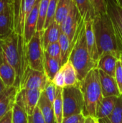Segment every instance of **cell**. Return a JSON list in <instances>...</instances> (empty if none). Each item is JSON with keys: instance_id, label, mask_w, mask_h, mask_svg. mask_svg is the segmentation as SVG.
Returning a JSON list of instances; mask_svg holds the SVG:
<instances>
[{"instance_id": "obj_1", "label": "cell", "mask_w": 122, "mask_h": 123, "mask_svg": "<svg viewBox=\"0 0 122 123\" xmlns=\"http://www.w3.org/2000/svg\"><path fill=\"white\" fill-rule=\"evenodd\" d=\"M1 40L4 58L17 73V79L15 86L19 89L23 75L29 67L27 59V44L24 37L14 31L1 37Z\"/></svg>"}, {"instance_id": "obj_2", "label": "cell", "mask_w": 122, "mask_h": 123, "mask_svg": "<svg viewBox=\"0 0 122 123\" xmlns=\"http://www.w3.org/2000/svg\"><path fill=\"white\" fill-rule=\"evenodd\" d=\"M68 60L76 68L79 81L83 80L92 69L97 68V63L91 58L87 47L85 21L83 19H81L76 33Z\"/></svg>"}, {"instance_id": "obj_3", "label": "cell", "mask_w": 122, "mask_h": 123, "mask_svg": "<svg viewBox=\"0 0 122 123\" xmlns=\"http://www.w3.org/2000/svg\"><path fill=\"white\" fill-rule=\"evenodd\" d=\"M93 27L99 58L109 53L120 58L122 53L108 13L96 15L93 19Z\"/></svg>"}, {"instance_id": "obj_4", "label": "cell", "mask_w": 122, "mask_h": 123, "mask_svg": "<svg viewBox=\"0 0 122 123\" xmlns=\"http://www.w3.org/2000/svg\"><path fill=\"white\" fill-rule=\"evenodd\" d=\"M79 84L84 102L83 114L85 117L96 118L99 107L104 98L101 92L99 69L98 68L92 69L83 80L79 81Z\"/></svg>"}, {"instance_id": "obj_5", "label": "cell", "mask_w": 122, "mask_h": 123, "mask_svg": "<svg viewBox=\"0 0 122 123\" xmlns=\"http://www.w3.org/2000/svg\"><path fill=\"white\" fill-rule=\"evenodd\" d=\"M37 0H9L12 31L23 36L26 20Z\"/></svg>"}, {"instance_id": "obj_6", "label": "cell", "mask_w": 122, "mask_h": 123, "mask_svg": "<svg viewBox=\"0 0 122 123\" xmlns=\"http://www.w3.org/2000/svg\"><path fill=\"white\" fill-rule=\"evenodd\" d=\"M63 102V117L83 114V97L78 83L74 86H65L62 90Z\"/></svg>"}, {"instance_id": "obj_7", "label": "cell", "mask_w": 122, "mask_h": 123, "mask_svg": "<svg viewBox=\"0 0 122 123\" xmlns=\"http://www.w3.org/2000/svg\"><path fill=\"white\" fill-rule=\"evenodd\" d=\"M27 59L29 67L45 72V50L42 43V32L37 31L27 44Z\"/></svg>"}, {"instance_id": "obj_8", "label": "cell", "mask_w": 122, "mask_h": 123, "mask_svg": "<svg viewBox=\"0 0 122 123\" xmlns=\"http://www.w3.org/2000/svg\"><path fill=\"white\" fill-rule=\"evenodd\" d=\"M42 92L38 89H20L17 92L15 103L20 106L29 116H31L38 105Z\"/></svg>"}, {"instance_id": "obj_9", "label": "cell", "mask_w": 122, "mask_h": 123, "mask_svg": "<svg viewBox=\"0 0 122 123\" xmlns=\"http://www.w3.org/2000/svg\"><path fill=\"white\" fill-rule=\"evenodd\" d=\"M48 81L45 72L28 67L22 79L19 89H38L43 92Z\"/></svg>"}, {"instance_id": "obj_10", "label": "cell", "mask_w": 122, "mask_h": 123, "mask_svg": "<svg viewBox=\"0 0 122 123\" xmlns=\"http://www.w3.org/2000/svg\"><path fill=\"white\" fill-rule=\"evenodd\" d=\"M107 13L111 19L119 48L122 54V7L118 6L114 0H106Z\"/></svg>"}, {"instance_id": "obj_11", "label": "cell", "mask_w": 122, "mask_h": 123, "mask_svg": "<svg viewBox=\"0 0 122 123\" xmlns=\"http://www.w3.org/2000/svg\"><path fill=\"white\" fill-rule=\"evenodd\" d=\"M81 19L82 18L79 14L76 3L73 0L70 10L68 16L60 26L62 32H64L68 36V37L71 42V44H73L76 33L77 32Z\"/></svg>"}, {"instance_id": "obj_12", "label": "cell", "mask_w": 122, "mask_h": 123, "mask_svg": "<svg viewBox=\"0 0 122 123\" xmlns=\"http://www.w3.org/2000/svg\"><path fill=\"white\" fill-rule=\"evenodd\" d=\"M40 0H37L36 3L29 13L24 25V40L26 44H27L35 34L37 32V22H38V15H39V6Z\"/></svg>"}, {"instance_id": "obj_13", "label": "cell", "mask_w": 122, "mask_h": 123, "mask_svg": "<svg viewBox=\"0 0 122 123\" xmlns=\"http://www.w3.org/2000/svg\"><path fill=\"white\" fill-rule=\"evenodd\" d=\"M101 92L104 97H119L121 93L119 90L117 83L114 77L99 70Z\"/></svg>"}, {"instance_id": "obj_14", "label": "cell", "mask_w": 122, "mask_h": 123, "mask_svg": "<svg viewBox=\"0 0 122 123\" xmlns=\"http://www.w3.org/2000/svg\"><path fill=\"white\" fill-rule=\"evenodd\" d=\"M19 89L16 86L7 87L0 95V120L11 110L15 104V99Z\"/></svg>"}, {"instance_id": "obj_15", "label": "cell", "mask_w": 122, "mask_h": 123, "mask_svg": "<svg viewBox=\"0 0 122 123\" xmlns=\"http://www.w3.org/2000/svg\"><path fill=\"white\" fill-rule=\"evenodd\" d=\"M85 35L89 53L93 60L96 63H98L99 55L98 53L97 44L93 27V20H88L85 22Z\"/></svg>"}, {"instance_id": "obj_16", "label": "cell", "mask_w": 122, "mask_h": 123, "mask_svg": "<svg viewBox=\"0 0 122 123\" xmlns=\"http://www.w3.org/2000/svg\"><path fill=\"white\" fill-rule=\"evenodd\" d=\"M119 58L112 54H104L101 56L97 63V68L106 74L114 77Z\"/></svg>"}, {"instance_id": "obj_17", "label": "cell", "mask_w": 122, "mask_h": 123, "mask_svg": "<svg viewBox=\"0 0 122 123\" xmlns=\"http://www.w3.org/2000/svg\"><path fill=\"white\" fill-rule=\"evenodd\" d=\"M60 32V26L55 21L51 23L47 28H45L42 31V43L44 50H45L49 45L53 43L58 42Z\"/></svg>"}, {"instance_id": "obj_18", "label": "cell", "mask_w": 122, "mask_h": 123, "mask_svg": "<svg viewBox=\"0 0 122 123\" xmlns=\"http://www.w3.org/2000/svg\"><path fill=\"white\" fill-rule=\"evenodd\" d=\"M0 78L6 87L15 86L17 79V73L6 60L0 65Z\"/></svg>"}, {"instance_id": "obj_19", "label": "cell", "mask_w": 122, "mask_h": 123, "mask_svg": "<svg viewBox=\"0 0 122 123\" xmlns=\"http://www.w3.org/2000/svg\"><path fill=\"white\" fill-rule=\"evenodd\" d=\"M118 97H119L115 96L104 97L99 107L96 114V119L101 120L109 117L115 107Z\"/></svg>"}, {"instance_id": "obj_20", "label": "cell", "mask_w": 122, "mask_h": 123, "mask_svg": "<svg viewBox=\"0 0 122 123\" xmlns=\"http://www.w3.org/2000/svg\"><path fill=\"white\" fill-rule=\"evenodd\" d=\"M46 123H56L52 104L49 101L44 92H42L38 105Z\"/></svg>"}, {"instance_id": "obj_21", "label": "cell", "mask_w": 122, "mask_h": 123, "mask_svg": "<svg viewBox=\"0 0 122 123\" xmlns=\"http://www.w3.org/2000/svg\"><path fill=\"white\" fill-rule=\"evenodd\" d=\"M62 67V63L56 58H52L45 52L44 59V71L48 80L52 81L55 74Z\"/></svg>"}, {"instance_id": "obj_22", "label": "cell", "mask_w": 122, "mask_h": 123, "mask_svg": "<svg viewBox=\"0 0 122 123\" xmlns=\"http://www.w3.org/2000/svg\"><path fill=\"white\" fill-rule=\"evenodd\" d=\"M81 18L85 21L93 20L96 16L90 0H74Z\"/></svg>"}, {"instance_id": "obj_23", "label": "cell", "mask_w": 122, "mask_h": 123, "mask_svg": "<svg viewBox=\"0 0 122 123\" xmlns=\"http://www.w3.org/2000/svg\"><path fill=\"white\" fill-rule=\"evenodd\" d=\"M73 0H59L57 9H56V13H55V21L60 25L63 23L65 21V18L67 17Z\"/></svg>"}, {"instance_id": "obj_24", "label": "cell", "mask_w": 122, "mask_h": 123, "mask_svg": "<svg viewBox=\"0 0 122 123\" xmlns=\"http://www.w3.org/2000/svg\"><path fill=\"white\" fill-rule=\"evenodd\" d=\"M62 68L64 73L65 86H74L79 83L77 71L69 60L62 66Z\"/></svg>"}, {"instance_id": "obj_25", "label": "cell", "mask_w": 122, "mask_h": 123, "mask_svg": "<svg viewBox=\"0 0 122 123\" xmlns=\"http://www.w3.org/2000/svg\"><path fill=\"white\" fill-rule=\"evenodd\" d=\"M12 31V19L10 7L0 14V37L8 35Z\"/></svg>"}, {"instance_id": "obj_26", "label": "cell", "mask_w": 122, "mask_h": 123, "mask_svg": "<svg viewBox=\"0 0 122 123\" xmlns=\"http://www.w3.org/2000/svg\"><path fill=\"white\" fill-rule=\"evenodd\" d=\"M58 43L60 44V50H61V62L63 66L69 59V56L72 49V44L68 36L64 32H63L62 30L60 35Z\"/></svg>"}, {"instance_id": "obj_27", "label": "cell", "mask_w": 122, "mask_h": 123, "mask_svg": "<svg viewBox=\"0 0 122 123\" xmlns=\"http://www.w3.org/2000/svg\"><path fill=\"white\" fill-rule=\"evenodd\" d=\"M99 122L100 123H122V95L118 97L111 114L106 118L99 120Z\"/></svg>"}, {"instance_id": "obj_28", "label": "cell", "mask_w": 122, "mask_h": 123, "mask_svg": "<svg viewBox=\"0 0 122 123\" xmlns=\"http://www.w3.org/2000/svg\"><path fill=\"white\" fill-rule=\"evenodd\" d=\"M62 90L63 89L58 88L57 94L55 99L52 103L54 114L55 117L56 123H62L63 120V102L62 97Z\"/></svg>"}, {"instance_id": "obj_29", "label": "cell", "mask_w": 122, "mask_h": 123, "mask_svg": "<svg viewBox=\"0 0 122 123\" xmlns=\"http://www.w3.org/2000/svg\"><path fill=\"white\" fill-rule=\"evenodd\" d=\"M49 3H50V0H40V3L39 6V15H38L37 31L42 32L44 30Z\"/></svg>"}, {"instance_id": "obj_30", "label": "cell", "mask_w": 122, "mask_h": 123, "mask_svg": "<svg viewBox=\"0 0 122 123\" xmlns=\"http://www.w3.org/2000/svg\"><path fill=\"white\" fill-rule=\"evenodd\" d=\"M12 123H30L29 115L16 103L12 108Z\"/></svg>"}, {"instance_id": "obj_31", "label": "cell", "mask_w": 122, "mask_h": 123, "mask_svg": "<svg viewBox=\"0 0 122 123\" xmlns=\"http://www.w3.org/2000/svg\"><path fill=\"white\" fill-rule=\"evenodd\" d=\"M58 1L59 0H50L44 30L45 28H47L51 23H52L55 21V13H56V9H57V6H58Z\"/></svg>"}, {"instance_id": "obj_32", "label": "cell", "mask_w": 122, "mask_h": 123, "mask_svg": "<svg viewBox=\"0 0 122 123\" xmlns=\"http://www.w3.org/2000/svg\"><path fill=\"white\" fill-rule=\"evenodd\" d=\"M45 52L50 57L56 58L61 62V50H60V44L58 42L53 43L49 45L45 50Z\"/></svg>"}, {"instance_id": "obj_33", "label": "cell", "mask_w": 122, "mask_h": 123, "mask_svg": "<svg viewBox=\"0 0 122 123\" xmlns=\"http://www.w3.org/2000/svg\"><path fill=\"white\" fill-rule=\"evenodd\" d=\"M57 92H58V87L55 85V84L52 81L49 80L45 86V89L43 90V92L52 104L53 103L55 99Z\"/></svg>"}, {"instance_id": "obj_34", "label": "cell", "mask_w": 122, "mask_h": 123, "mask_svg": "<svg viewBox=\"0 0 122 123\" xmlns=\"http://www.w3.org/2000/svg\"><path fill=\"white\" fill-rule=\"evenodd\" d=\"M96 15L107 13V2L106 0H90Z\"/></svg>"}, {"instance_id": "obj_35", "label": "cell", "mask_w": 122, "mask_h": 123, "mask_svg": "<svg viewBox=\"0 0 122 123\" xmlns=\"http://www.w3.org/2000/svg\"><path fill=\"white\" fill-rule=\"evenodd\" d=\"M52 81L55 84V85L58 88L63 89L65 86V76H64V73L62 67L59 70V71L55 74V77L52 80Z\"/></svg>"}, {"instance_id": "obj_36", "label": "cell", "mask_w": 122, "mask_h": 123, "mask_svg": "<svg viewBox=\"0 0 122 123\" xmlns=\"http://www.w3.org/2000/svg\"><path fill=\"white\" fill-rule=\"evenodd\" d=\"M114 78H115L116 81L117 83L119 90L122 95V63L120 59H119V61H117Z\"/></svg>"}, {"instance_id": "obj_37", "label": "cell", "mask_w": 122, "mask_h": 123, "mask_svg": "<svg viewBox=\"0 0 122 123\" xmlns=\"http://www.w3.org/2000/svg\"><path fill=\"white\" fill-rule=\"evenodd\" d=\"M29 118L30 123H46L38 106L35 110L32 115L29 116Z\"/></svg>"}, {"instance_id": "obj_38", "label": "cell", "mask_w": 122, "mask_h": 123, "mask_svg": "<svg viewBox=\"0 0 122 123\" xmlns=\"http://www.w3.org/2000/svg\"><path fill=\"white\" fill-rule=\"evenodd\" d=\"M83 114L74 115L67 117H64L62 123H79L80 121L84 117Z\"/></svg>"}, {"instance_id": "obj_39", "label": "cell", "mask_w": 122, "mask_h": 123, "mask_svg": "<svg viewBox=\"0 0 122 123\" xmlns=\"http://www.w3.org/2000/svg\"><path fill=\"white\" fill-rule=\"evenodd\" d=\"M0 123H12V110L9 111L4 117L0 120Z\"/></svg>"}, {"instance_id": "obj_40", "label": "cell", "mask_w": 122, "mask_h": 123, "mask_svg": "<svg viewBox=\"0 0 122 123\" xmlns=\"http://www.w3.org/2000/svg\"><path fill=\"white\" fill-rule=\"evenodd\" d=\"M9 7V0H0V14L4 12Z\"/></svg>"}, {"instance_id": "obj_41", "label": "cell", "mask_w": 122, "mask_h": 123, "mask_svg": "<svg viewBox=\"0 0 122 123\" xmlns=\"http://www.w3.org/2000/svg\"><path fill=\"white\" fill-rule=\"evenodd\" d=\"M1 37H0V65L4 61L5 58H4V52H3V49H2V46H1Z\"/></svg>"}, {"instance_id": "obj_42", "label": "cell", "mask_w": 122, "mask_h": 123, "mask_svg": "<svg viewBox=\"0 0 122 123\" xmlns=\"http://www.w3.org/2000/svg\"><path fill=\"white\" fill-rule=\"evenodd\" d=\"M6 86H5V84H4V82L2 81V80L1 79V78H0V95L6 89Z\"/></svg>"}, {"instance_id": "obj_43", "label": "cell", "mask_w": 122, "mask_h": 123, "mask_svg": "<svg viewBox=\"0 0 122 123\" xmlns=\"http://www.w3.org/2000/svg\"><path fill=\"white\" fill-rule=\"evenodd\" d=\"M84 123H95V118L92 117H85Z\"/></svg>"}, {"instance_id": "obj_44", "label": "cell", "mask_w": 122, "mask_h": 123, "mask_svg": "<svg viewBox=\"0 0 122 123\" xmlns=\"http://www.w3.org/2000/svg\"><path fill=\"white\" fill-rule=\"evenodd\" d=\"M114 1L118 6L122 7V0H114Z\"/></svg>"}, {"instance_id": "obj_45", "label": "cell", "mask_w": 122, "mask_h": 123, "mask_svg": "<svg viewBox=\"0 0 122 123\" xmlns=\"http://www.w3.org/2000/svg\"><path fill=\"white\" fill-rule=\"evenodd\" d=\"M84 122H85V117H83V118L80 121V123H84Z\"/></svg>"}, {"instance_id": "obj_46", "label": "cell", "mask_w": 122, "mask_h": 123, "mask_svg": "<svg viewBox=\"0 0 122 123\" xmlns=\"http://www.w3.org/2000/svg\"><path fill=\"white\" fill-rule=\"evenodd\" d=\"M95 123H100V122H99V120L98 119L95 118Z\"/></svg>"}, {"instance_id": "obj_47", "label": "cell", "mask_w": 122, "mask_h": 123, "mask_svg": "<svg viewBox=\"0 0 122 123\" xmlns=\"http://www.w3.org/2000/svg\"><path fill=\"white\" fill-rule=\"evenodd\" d=\"M120 60H121V62H122V54L121 55V56H120V58H119Z\"/></svg>"}]
</instances>
